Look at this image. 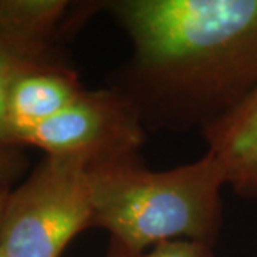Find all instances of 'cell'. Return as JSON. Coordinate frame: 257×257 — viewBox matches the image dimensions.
<instances>
[{
    "label": "cell",
    "mask_w": 257,
    "mask_h": 257,
    "mask_svg": "<svg viewBox=\"0 0 257 257\" xmlns=\"http://www.w3.org/2000/svg\"><path fill=\"white\" fill-rule=\"evenodd\" d=\"M113 10L135 46L133 104L206 128L257 87V0H127Z\"/></svg>",
    "instance_id": "1"
},
{
    "label": "cell",
    "mask_w": 257,
    "mask_h": 257,
    "mask_svg": "<svg viewBox=\"0 0 257 257\" xmlns=\"http://www.w3.org/2000/svg\"><path fill=\"white\" fill-rule=\"evenodd\" d=\"M93 224L132 251L167 240L211 244L221 224L226 175L211 152L190 165L152 172L139 155L90 165Z\"/></svg>",
    "instance_id": "2"
},
{
    "label": "cell",
    "mask_w": 257,
    "mask_h": 257,
    "mask_svg": "<svg viewBox=\"0 0 257 257\" xmlns=\"http://www.w3.org/2000/svg\"><path fill=\"white\" fill-rule=\"evenodd\" d=\"M93 224L90 162L46 155L10 190L0 221V251L8 257H60Z\"/></svg>",
    "instance_id": "3"
},
{
    "label": "cell",
    "mask_w": 257,
    "mask_h": 257,
    "mask_svg": "<svg viewBox=\"0 0 257 257\" xmlns=\"http://www.w3.org/2000/svg\"><path fill=\"white\" fill-rule=\"evenodd\" d=\"M145 140L143 120L120 90H83L53 117L23 132L19 146H36L46 155H70L90 165L138 155Z\"/></svg>",
    "instance_id": "4"
},
{
    "label": "cell",
    "mask_w": 257,
    "mask_h": 257,
    "mask_svg": "<svg viewBox=\"0 0 257 257\" xmlns=\"http://www.w3.org/2000/svg\"><path fill=\"white\" fill-rule=\"evenodd\" d=\"M77 76L59 60L37 64L18 76L8 97V121L13 143L19 136L53 117L83 92Z\"/></svg>",
    "instance_id": "5"
},
{
    "label": "cell",
    "mask_w": 257,
    "mask_h": 257,
    "mask_svg": "<svg viewBox=\"0 0 257 257\" xmlns=\"http://www.w3.org/2000/svg\"><path fill=\"white\" fill-rule=\"evenodd\" d=\"M203 132L209 152L223 166L226 184L243 197L257 199V87Z\"/></svg>",
    "instance_id": "6"
},
{
    "label": "cell",
    "mask_w": 257,
    "mask_h": 257,
    "mask_svg": "<svg viewBox=\"0 0 257 257\" xmlns=\"http://www.w3.org/2000/svg\"><path fill=\"white\" fill-rule=\"evenodd\" d=\"M67 9L64 0H0V36L29 59H53L50 40Z\"/></svg>",
    "instance_id": "7"
},
{
    "label": "cell",
    "mask_w": 257,
    "mask_h": 257,
    "mask_svg": "<svg viewBox=\"0 0 257 257\" xmlns=\"http://www.w3.org/2000/svg\"><path fill=\"white\" fill-rule=\"evenodd\" d=\"M49 60H33L23 56L15 47H12L0 36V143H13L12 133H10L9 121H8V97H9L10 87L18 76L26 72L30 67L37 64L52 62Z\"/></svg>",
    "instance_id": "8"
},
{
    "label": "cell",
    "mask_w": 257,
    "mask_h": 257,
    "mask_svg": "<svg viewBox=\"0 0 257 257\" xmlns=\"http://www.w3.org/2000/svg\"><path fill=\"white\" fill-rule=\"evenodd\" d=\"M107 257H213L211 244L194 240H167L143 251H132L111 240Z\"/></svg>",
    "instance_id": "9"
},
{
    "label": "cell",
    "mask_w": 257,
    "mask_h": 257,
    "mask_svg": "<svg viewBox=\"0 0 257 257\" xmlns=\"http://www.w3.org/2000/svg\"><path fill=\"white\" fill-rule=\"evenodd\" d=\"M28 157L22 146L0 143V190H12V184L25 173Z\"/></svg>",
    "instance_id": "10"
},
{
    "label": "cell",
    "mask_w": 257,
    "mask_h": 257,
    "mask_svg": "<svg viewBox=\"0 0 257 257\" xmlns=\"http://www.w3.org/2000/svg\"><path fill=\"white\" fill-rule=\"evenodd\" d=\"M10 190H0V221L3 217V211L6 207V203H8V197H9Z\"/></svg>",
    "instance_id": "11"
},
{
    "label": "cell",
    "mask_w": 257,
    "mask_h": 257,
    "mask_svg": "<svg viewBox=\"0 0 257 257\" xmlns=\"http://www.w3.org/2000/svg\"><path fill=\"white\" fill-rule=\"evenodd\" d=\"M0 257H8V256H5V254H3V253L0 251Z\"/></svg>",
    "instance_id": "12"
}]
</instances>
